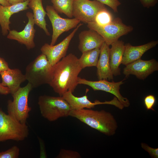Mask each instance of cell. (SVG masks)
<instances>
[{
    "label": "cell",
    "instance_id": "cell-1",
    "mask_svg": "<svg viewBox=\"0 0 158 158\" xmlns=\"http://www.w3.org/2000/svg\"><path fill=\"white\" fill-rule=\"evenodd\" d=\"M82 69L78 59L69 54L53 66V77L49 85L60 96L68 91L73 92L78 84V75Z\"/></svg>",
    "mask_w": 158,
    "mask_h": 158
},
{
    "label": "cell",
    "instance_id": "cell-2",
    "mask_svg": "<svg viewBox=\"0 0 158 158\" xmlns=\"http://www.w3.org/2000/svg\"><path fill=\"white\" fill-rule=\"evenodd\" d=\"M70 116L108 136L115 134L118 127L117 121L111 114L103 110H72Z\"/></svg>",
    "mask_w": 158,
    "mask_h": 158
},
{
    "label": "cell",
    "instance_id": "cell-3",
    "mask_svg": "<svg viewBox=\"0 0 158 158\" xmlns=\"http://www.w3.org/2000/svg\"><path fill=\"white\" fill-rule=\"evenodd\" d=\"M25 75L32 88L49 85L53 77V66L42 53L27 66Z\"/></svg>",
    "mask_w": 158,
    "mask_h": 158
},
{
    "label": "cell",
    "instance_id": "cell-4",
    "mask_svg": "<svg viewBox=\"0 0 158 158\" xmlns=\"http://www.w3.org/2000/svg\"><path fill=\"white\" fill-rule=\"evenodd\" d=\"M38 104L42 116L51 122L70 116L72 110L62 96L41 95L38 98Z\"/></svg>",
    "mask_w": 158,
    "mask_h": 158
},
{
    "label": "cell",
    "instance_id": "cell-5",
    "mask_svg": "<svg viewBox=\"0 0 158 158\" xmlns=\"http://www.w3.org/2000/svg\"><path fill=\"white\" fill-rule=\"evenodd\" d=\"M33 88L29 83L25 86L20 87L12 95L13 100L7 102L8 114L22 123H26L29 116L31 108L28 104L30 92Z\"/></svg>",
    "mask_w": 158,
    "mask_h": 158
},
{
    "label": "cell",
    "instance_id": "cell-6",
    "mask_svg": "<svg viewBox=\"0 0 158 158\" xmlns=\"http://www.w3.org/2000/svg\"><path fill=\"white\" fill-rule=\"evenodd\" d=\"M26 123H22L0 109V142L8 140L22 141L29 134Z\"/></svg>",
    "mask_w": 158,
    "mask_h": 158
},
{
    "label": "cell",
    "instance_id": "cell-7",
    "mask_svg": "<svg viewBox=\"0 0 158 158\" xmlns=\"http://www.w3.org/2000/svg\"><path fill=\"white\" fill-rule=\"evenodd\" d=\"M87 26L89 29L98 32L109 46L118 40L121 37L127 35L133 30V27L124 24L118 17L113 19L110 23L106 25L101 26L91 22L88 23Z\"/></svg>",
    "mask_w": 158,
    "mask_h": 158
},
{
    "label": "cell",
    "instance_id": "cell-8",
    "mask_svg": "<svg viewBox=\"0 0 158 158\" xmlns=\"http://www.w3.org/2000/svg\"><path fill=\"white\" fill-rule=\"evenodd\" d=\"M47 15L52 25L53 33L50 45H54L59 37L63 32L75 28L80 22L78 19L61 18L53 6L48 5L46 7Z\"/></svg>",
    "mask_w": 158,
    "mask_h": 158
},
{
    "label": "cell",
    "instance_id": "cell-9",
    "mask_svg": "<svg viewBox=\"0 0 158 158\" xmlns=\"http://www.w3.org/2000/svg\"><path fill=\"white\" fill-rule=\"evenodd\" d=\"M104 5L94 0H74L73 16L85 23L93 22L97 13L106 8Z\"/></svg>",
    "mask_w": 158,
    "mask_h": 158
},
{
    "label": "cell",
    "instance_id": "cell-10",
    "mask_svg": "<svg viewBox=\"0 0 158 158\" xmlns=\"http://www.w3.org/2000/svg\"><path fill=\"white\" fill-rule=\"evenodd\" d=\"M83 24L80 23L61 42L56 45L45 43L41 48L42 54L46 56L53 66L66 56L70 42L79 28Z\"/></svg>",
    "mask_w": 158,
    "mask_h": 158
},
{
    "label": "cell",
    "instance_id": "cell-11",
    "mask_svg": "<svg viewBox=\"0 0 158 158\" xmlns=\"http://www.w3.org/2000/svg\"><path fill=\"white\" fill-rule=\"evenodd\" d=\"M124 80L117 82H115L113 81L110 82L105 79L92 81L78 77V84L85 85L90 87L94 91H103L113 94L124 107H128L130 105V102L127 98L124 97L121 95L120 91V86L124 83L123 81Z\"/></svg>",
    "mask_w": 158,
    "mask_h": 158
},
{
    "label": "cell",
    "instance_id": "cell-12",
    "mask_svg": "<svg viewBox=\"0 0 158 158\" xmlns=\"http://www.w3.org/2000/svg\"><path fill=\"white\" fill-rule=\"evenodd\" d=\"M158 70V62L155 59L144 60L140 59L126 66L123 73L126 78L133 75L138 79L144 80Z\"/></svg>",
    "mask_w": 158,
    "mask_h": 158
},
{
    "label": "cell",
    "instance_id": "cell-13",
    "mask_svg": "<svg viewBox=\"0 0 158 158\" xmlns=\"http://www.w3.org/2000/svg\"><path fill=\"white\" fill-rule=\"evenodd\" d=\"M26 16L28 21L24 29L20 32L10 30L7 38L17 41L20 44L25 45L28 49H30L35 46L34 38L36 30L34 28L35 23L33 13L28 12L26 13Z\"/></svg>",
    "mask_w": 158,
    "mask_h": 158
},
{
    "label": "cell",
    "instance_id": "cell-14",
    "mask_svg": "<svg viewBox=\"0 0 158 158\" xmlns=\"http://www.w3.org/2000/svg\"><path fill=\"white\" fill-rule=\"evenodd\" d=\"M72 93V92L68 91L64 93L62 97L68 103L72 109L73 110H80L85 108L90 109L99 104H110L117 107L118 104V99L115 97L110 101L101 102L96 100L94 102H92L88 99L86 95L78 97L75 96Z\"/></svg>",
    "mask_w": 158,
    "mask_h": 158
},
{
    "label": "cell",
    "instance_id": "cell-15",
    "mask_svg": "<svg viewBox=\"0 0 158 158\" xmlns=\"http://www.w3.org/2000/svg\"><path fill=\"white\" fill-rule=\"evenodd\" d=\"M0 75L2 79L1 84L9 89L11 95L19 89L22 83L26 80L25 75L18 68H9L1 72Z\"/></svg>",
    "mask_w": 158,
    "mask_h": 158
},
{
    "label": "cell",
    "instance_id": "cell-16",
    "mask_svg": "<svg viewBox=\"0 0 158 158\" xmlns=\"http://www.w3.org/2000/svg\"><path fill=\"white\" fill-rule=\"evenodd\" d=\"M78 48L82 53L97 48H100L105 42L103 37L95 31L89 29L81 31L79 34Z\"/></svg>",
    "mask_w": 158,
    "mask_h": 158
},
{
    "label": "cell",
    "instance_id": "cell-17",
    "mask_svg": "<svg viewBox=\"0 0 158 158\" xmlns=\"http://www.w3.org/2000/svg\"><path fill=\"white\" fill-rule=\"evenodd\" d=\"M158 43L157 40H153L146 44L138 46H133L130 43L125 44V50L122 64L126 66L141 59L145 52L155 47Z\"/></svg>",
    "mask_w": 158,
    "mask_h": 158
},
{
    "label": "cell",
    "instance_id": "cell-18",
    "mask_svg": "<svg viewBox=\"0 0 158 158\" xmlns=\"http://www.w3.org/2000/svg\"><path fill=\"white\" fill-rule=\"evenodd\" d=\"M29 0L9 6H4L0 4V25L3 35L8 33L10 30V18L13 14L28 9V4Z\"/></svg>",
    "mask_w": 158,
    "mask_h": 158
},
{
    "label": "cell",
    "instance_id": "cell-19",
    "mask_svg": "<svg viewBox=\"0 0 158 158\" xmlns=\"http://www.w3.org/2000/svg\"><path fill=\"white\" fill-rule=\"evenodd\" d=\"M109 52V45L104 42L100 48L99 58L96 66L97 75L99 80H110L113 79L110 66Z\"/></svg>",
    "mask_w": 158,
    "mask_h": 158
},
{
    "label": "cell",
    "instance_id": "cell-20",
    "mask_svg": "<svg viewBox=\"0 0 158 158\" xmlns=\"http://www.w3.org/2000/svg\"><path fill=\"white\" fill-rule=\"evenodd\" d=\"M111 45L109 52L110 66L113 75L116 76L121 74L119 66L122 64L125 44L122 40H118Z\"/></svg>",
    "mask_w": 158,
    "mask_h": 158
},
{
    "label": "cell",
    "instance_id": "cell-21",
    "mask_svg": "<svg viewBox=\"0 0 158 158\" xmlns=\"http://www.w3.org/2000/svg\"><path fill=\"white\" fill-rule=\"evenodd\" d=\"M42 0H29V7L32 10L33 17L35 24L42 29L46 35L49 36L50 33L47 28L45 20L47 12L42 5Z\"/></svg>",
    "mask_w": 158,
    "mask_h": 158
},
{
    "label": "cell",
    "instance_id": "cell-22",
    "mask_svg": "<svg viewBox=\"0 0 158 158\" xmlns=\"http://www.w3.org/2000/svg\"><path fill=\"white\" fill-rule=\"evenodd\" d=\"M100 53V48H97L82 53L78 61L83 69L86 67L97 66Z\"/></svg>",
    "mask_w": 158,
    "mask_h": 158
},
{
    "label": "cell",
    "instance_id": "cell-23",
    "mask_svg": "<svg viewBox=\"0 0 158 158\" xmlns=\"http://www.w3.org/2000/svg\"><path fill=\"white\" fill-rule=\"evenodd\" d=\"M74 0H51L53 7L58 13H64L70 18L73 17Z\"/></svg>",
    "mask_w": 158,
    "mask_h": 158
},
{
    "label": "cell",
    "instance_id": "cell-24",
    "mask_svg": "<svg viewBox=\"0 0 158 158\" xmlns=\"http://www.w3.org/2000/svg\"><path fill=\"white\" fill-rule=\"evenodd\" d=\"M113 20L111 13L106 8L97 13L93 22L99 25L103 26L109 24Z\"/></svg>",
    "mask_w": 158,
    "mask_h": 158
},
{
    "label": "cell",
    "instance_id": "cell-25",
    "mask_svg": "<svg viewBox=\"0 0 158 158\" xmlns=\"http://www.w3.org/2000/svg\"><path fill=\"white\" fill-rule=\"evenodd\" d=\"M20 154V149L14 146L8 150L0 152V158H18Z\"/></svg>",
    "mask_w": 158,
    "mask_h": 158
},
{
    "label": "cell",
    "instance_id": "cell-26",
    "mask_svg": "<svg viewBox=\"0 0 158 158\" xmlns=\"http://www.w3.org/2000/svg\"><path fill=\"white\" fill-rule=\"evenodd\" d=\"M81 156L78 152L71 150L61 149L56 157L57 158H80Z\"/></svg>",
    "mask_w": 158,
    "mask_h": 158
},
{
    "label": "cell",
    "instance_id": "cell-27",
    "mask_svg": "<svg viewBox=\"0 0 158 158\" xmlns=\"http://www.w3.org/2000/svg\"><path fill=\"white\" fill-rule=\"evenodd\" d=\"M111 8L115 13L118 12V7L121 4L118 0H95Z\"/></svg>",
    "mask_w": 158,
    "mask_h": 158
},
{
    "label": "cell",
    "instance_id": "cell-28",
    "mask_svg": "<svg viewBox=\"0 0 158 158\" xmlns=\"http://www.w3.org/2000/svg\"><path fill=\"white\" fill-rule=\"evenodd\" d=\"M156 102V99L153 95H149L146 96L144 99V103L146 108L147 110L154 111L153 107Z\"/></svg>",
    "mask_w": 158,
    "mask_h": 158
},
{
    "label": "cell",
    "instance_id": "cell-29",
    "mask_svg": "<svg viewBox=\"0 0 158 158\" xmlns=\"http://www.w3.org/2000/svg\"><path fill=\"white\" fill-rule=\"evenodd\" d=\"M142 148L147 152L151 157L152 158H158V148H154L150 147L147 144L142 142L141 144Z\"/></svg>",
    "mask_w": 158,
    "mask_h": 158
},
{
    "label": "cell",
    "instance_id": "cell-30",
    "mask_svg": "<svg viewBox=\"0 0 158 158\" xmlns=\"http://www.w3.org/2000/svg\"><path fill=\"white\" fill-rule=\"evenodd\" d=\"M144 7L149 8L153 7L157 4L158 0H139Z\"/></svg>",
    "mask_w": 158,
    "mask_h": 158
},
{
    "label": "cell",
    "instance_id": "cell-31",
    "mask_svg": "<svg viewBox=\"0 0 158 158\" xmlns=\"http://www.w3.org/2000/svg\"><path fill=\"white\" fill-rule=\"evenodd\" d=\"M9 68L8 63L4 58L0 57V73Z\"/></svg>",
    "mask_w": 158,
    "mask_h": 158
},
{
    "label": "cell",
    "instance_id": "cell-32",
    "mask_svg": "<svg viewBox=\"0 0 158 158\" xmlns=\"http://www.w3.org/2000/svg\"><path fill=\"white\" fill-rule=\"evenodd\" d=\"M0 94L5 95L10 94L9 89L7 87L3 86L1 83H0Z\"/></svg>",
    "mask_w": 158,
    "mask_h": 158
},
{
    "label": "cell",
    "instance_id": "cell-33",
    "mask_svg": "<svg viewBox=\"0 0 158 158\" xmlns=\"http://www.w3.org/2000/svg\"><path fill=\"white\" fill-rule=\"evenodd\" d=\"M26 0H8L11 5L23 2Z\"/></svg>",
    "mask_w": 158,
    "mask_h": 158
},
{
    "label": "cell",
    "instance_id": "cell-34",
    "mask_svg": "<svg viewBox=\"0 0 158 158\" xmlns=\"http://www.w3.org/2000/svg\"><path fill=\"white\" fill-rule=\"evenodd\" d=\"M0 4L4 6H9L11 5L8 0H0Z\"/></svg>",
    "mask_w": 158,
    "mask_h": 158
}]
</instances>
